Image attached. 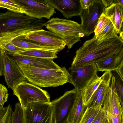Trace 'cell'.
Returning a JSON list of instances; mask_svg holds the SVG:
<instances>
[{"label":"cell","mask_w":123,"mask_h":123,"mask_svg":"<svg viewBox=\"0 0 123 123\" xmlns=\"http://www.w3.org/2000/svg\"><path fill=\"white\" fill-rule=\"evenodd\" d=\"M17 63L28 81L37 86L55 87L70 82V75L64 67L59 70H53Z\"/></svg>","instance_id":"3957f363"},{"label":"cell","mask_w":123,"mask_h":123,"mask_svg":"<svg viewBox=\"0 0 123 123\" xmlns=\"http://www.w3.org/2000/svg\"><path fill=\"white\" fill-rule=\"evenodd\" d=\"M117 70L118 73L123 79V60L121 64Z\"/></svg>","instance_id":"d590c367"},{"label":"cell","mask_w":123,"mask_h":123,"mask_svg":"<svg viewBox=\"0 0 123 123\" xmlns=\"http://www.w3.org/2000/svg\"><path fill=\"white\" fill-rule=\"evenodd\" d=\"M23 109L25 123H53V109L50 104L32 102Z\"/></svg>","instance_id":"52a82bcc"},{"label":"cell","mask_w":123,"mask_h":123,"mask_svg":"<svg viewBox=\"0 0 123 123\" xmlns=\"http://www.w3.org/2000/svg\"><path fill=\"white\" fill-rule=\"evenodd\" d=\"M115 78L114 89L121 105H123V79L117 70L111 71Z\"/></svg>","instance_id":"cb8c5ba5"},{"label":"cell","mask_w":123,"mask_h":123,"mask_svg":"<svg viewBox=\"0 0 123 123\" xmlns=\"http://www.w3.org/2000/svg\"><path fill=\"white\" fill-rule=\"evenodd\" d=\"M0 50V75L4 76L8 87L13 90L27 80L17 62L4 49Z\"/></svg>","instance_id":"8992f818"},{"label":"cell","mask_w":123,"mask_h":123,"mask_svg":"<svg viewBox=\"0 0 123 123\" xmlns=\"http://www.w3.org/2000/svg\"><path fill=\"white\" fill-rule=\"evenodd\" d=\"M13 91L23 108L32 102L50 103V96L46 91L25 81L18 84Z\"/></svg>","instance_id":"5b68a950"},{"label":"cell","mask_w":123,"mask_h":123,"mask_svg":"<svg viewBox=\"0 0 123 123\" xmlns=\"http://www.w3.org/2000/svg\"><path fill=\"white\" fill-rule=\"evenodd\" d=\"M70 76V83L78 91L85 88L98 76V71L95 62L78 68L71 67L67 70Z\"/></svg>","instance_id":"9c48e42d"},{"label":"cell","mask_w":123,"mask_h":123,"mask_svg":"<svg viewBox=\"0 0 123 123\" xmlns=\"http://www.w3.org/2000/svg\"><path fill=\"white\" fill-rule=\"evenodd\" d=\"M43 3L56 9L68 19L80 16L84 9L80 0H40Z\"/></svg>","instance_id":"4fadbf2b"},{"label":"cell","mask_w":123,"mask_h":123,"mask_svg":"<svg viewBox=\"0 0 123 123\" xmlns=\"http://www.w3.org/2000/svg\"><path fill=\"white\" fill-rule=\"evenodd\" d=\"M113 3L120 4L123 7V0H114Z\"/></svg>","instance_id":"8d00e7d4"},{"label":"cell","mask_w":123,"mask_h":123,"mask_svg":"<svg viewBox=\"0 0 123 123\" xmlns=\"http://www.w3.org/2000/svg\"><path fill=\"white\" fill-rule=\"evenodd\" d=\"M123 6L117 4L113 3L110 6L105 7L104 13L112 22L118 34L121 32L123 23Z\"/></svg>","instance_id":"e0dca14e"},{"label":"cell","mask_w":123,"mask_h":123,"mask_svg":"<svg viewBox=\"0 0 123 123\" xmlns=\"http://www.w3.org/2000/svg\"><path fill=\"white\" fill-rule=\"evenodd\" d=\"M118 33L110 20L102 31L96 37V43L98 45L104 41L118 36Z\"/></svg>","instance_id":"603a6c76"},{"label":"cell","mask_w":123,"mask_h":123,"mask_svg":"<svg viewBox=\"0 0 123 123\" xmlns=\"http://www.w3.org/2000/svg\"><path fill=\"white\" fill-rule=\"evenodd\" d=\"M77 91L75 88L67 91L51 102L53 111V123H67L69 113L75 101Z\"/></svg>","instance_id":"ba28073f"},{"label":"cell","mask_w":123,"mask_h":123,"mask_svg":"<svg viewBox=\"0 0 123 123\" xmlns=\"http://www.w3.org/2000/svg\"><path fill=\"white\" fill-rule=\"evenodd\" d=\"M6 52L17 63L40 68L59 70L62 68L54 62L53 59L41 58L23 56Z\"/></svg>","instance_id":"9a60e30c"},{"label":"cell","mask_w":123,"mask_h":123,"mask_svg":"<svg viewBox=\"0 0 123 123\" xmlns=\"http://www.w3.org/2000/svg\"><path fill=\"white\" fill-rule=\"evenodd\" d=\"M0 7L14 12L22 13H25L24 8L16 0H0Z\"/></svg>","instance_id":"d4e9b609"},{"label":"cell","mask_w":123,"mask_h":123,"mask_svg":"<svg viewBox=\"0 0 123 123\" xmlns=\"http://www.w3.org/2000/svg\"><path fill=\"white\" fill-rule=\"evenodd\" d=\"M47 21L9 11L0 14V49L17 38L42 29Z\"/></svg>","instance_id":"6da1fadb"},{"label":"cell","mask_w":123,"mask_h":123,"mask_svg":"<svg viewBox=\"0 0 123 123\" xmlns=\"http://www.w3.org/2000/svg\"><path fill=\"white\" fill-rule=\"evenodd\" d=\"M102 107L97 108H86L79 123H92Z\"/></svg>","instance_id":"484cf974"},{"label":"cell","mask_w":123,"mask_h":123,"mask_svg":"<svg viewBox=\"0 0 123 123\" xmlns=\"http://www.w3.org/2000/svg\"><path fill=\"white\" fill-rule=\"evenodd\" d=\"M27 40L41 45L55 47L61 51L66 44L59 36L49 31L42 29L32 32L25 37Z\"/></svg>","instance_id":"7c38bea8"},{"label":"cell","mask_w":123,"mask_h":123,"mask_svg":"<svg viewBox=\"0 0 123 123\" xmlns=\"http://www.w3.org/2000/svg\"><path fill=\"white\" fill-rule=\"evenodd\" d=\"M11 42L17 46L28 49L45 50L57 52L61 51L59 49L55 47L42 45L28 41L26 40L25 37L16 38Z\"/></svg>","instance_id":"d6986e66"},{"label":"cell","mask_w":123,"mask_h":123,"mask_svg":"<svg viewBox=\"0 0 123 123\" xmlns=\"http://www.w3.org/2000/svg\"><path fill=\"white\" fill-rule=\"evenodd\" d=\"M122 16H123V6L122 9Z\"/></svg>","instance_id":"ab89813d"},{"label":"cell","mask_w":123,"mask_h":123,"mask_svg":"<svg viewBox=\"0 0 123 123\" xmlns=\"http://www.w3.org/2000/svg\"><path fill=\"white\" fill-rule=\"evenodd\" d=\"M110 20L103 13L100 16L95 28L94 32L96 37L102 31Z\"/></svg>","instance_id":"f546056e"},{"label":"cell","mask_w":123,"mask_h":123,"mask_svg":"<svg viewBox=\"0 0 123 123\" xmlns=\"http://www.w3.org/2000/svg\"><path fill=\"white\" fill-rule=\"evenodd\" d=\"M45 26L49 31L63 40L69 49L84 36L81 24L71 20L53 18L47 21Z\"/></svg>","instance_id":"277c9868"},{"label":"cell","mask_w":123,"mask_h":123,"mask_svg":"<svg viewBox=\"0 0 123 123\" xmlns=\"http://www.w3.org/2000/svg\"><path fill=\"white\" fill-rule=\"evenodd\" d=\"M109 86L106 87L99 96L92 107L97 108L102 107L107 95Z\"/></svg>","instance_id":"1f68e13d"},{"label":"cell","mask_w":123,"mask_h":123,"mask_svg":"<svg viewBox=\"0 0 123 123\" xmlns=\"http://www.w3.org/2000/svg\"><path fill=\"white\" fill-rule=\"evenodd\" d=\"M108 103V97L107 94L102 105L103 106L92 123H106L107 120L106 114Z\"/></svg>","instance_id":"4316f807"},{"label":"cell","mask_w":123,"mask_h":123,"mask_svg":"<svg viewBox=\"0 0 123 123\" xmlns=\"http://www.w3.org/2000/svg\"><path fill=\"white\" fill-rule=\"evenodd\" d=\"M95 0H80L82 7L83 9L88 8L94 1Z\"/></svg>","instance_id":"836d02e7"},{"label":"cell","mask_w":123,"mask_h":123,"mask_svg":"<svg viewBox=\"0 0 123 123\" xmlns=\"http://www.w3.org/2000/svg\"><path fill=\"white\" fill-rule=\"evenodd\" d=\"M2 49L7 52L12 54H15L28 50L17 46L13 44L11 42L8 43Z\"/></svg>","instance_id":"4dcf8cb0"},{"label":"cell","mask_w":123,"mask_h":123,"mask_svg":"<svg viewBox=\"0 0 123 123\" xmlns=\"http://www.w3.org/2000/svg\"><path fill=\"white\" fill-rule=\"evenodd\" d=\"M115 80L112 79L107 95L108 103L106 117L109 123H123L122 107L114 89Z\"/></svg>","instance_id":"5bb4252c"},{"label":"cell","mask_w":123,"mask_h":123,"mask_svg":"<svg viewBox=\"0 0 123 123\" xmlns=\"http://www.w3.org/2000/svg\"><path fill=\"white\" fill-rule=\"evenodd\" d=\"M105 7L101 0H95L80 16L81 25L84 37H88L94 32L99 19L104 12Z\"/></svg>","instance_id":"30bf717a"},{"label":"cell","mask_w":123,"mask_h":123,"mask_svg":"<svg viewBox=\"0 0 123 123\" xmlns=\"http://www.w3.org/2000/svg\"><path fill=\"white\" fill-rule=\"evenodd\" d=\"M120 35L119 37L123 40V31L119 33Z\"/></svg>","instance_id":"74e56055"},{"label":"cell","mask_w":123,"mask_h":123,"mask_svg":"<svg viewBox=\"0 0 123 123\" xmlns=\"http://www.w3.org/2000/svg\"><path fill=\"white\" fill-rule=\"evenodd\" d=\"M86 108L81 91H77L75 101L69 113L67 123H79Z\"/></svg>","instance_id":"2e32d148"},{"label":"cell","mask_w":123,"mask_h":123,"mask_svg":"<svg viewBox=\"0 0 123 123\" xmlns=\"http://www.w3.org/2000/svg\"><path fill=\"white\" fill-rule=\"evenodd\" d=\"M123 60V49L119 53L95 62L98 71H111L117 70Z\"/></svg>","instance_id":"ac0fdd59"},{"label":"cell","mask_w":123,"mask_h":123,"mask_svg":"<svg viewBox=\"0 0 123 123\" xmlns=\"http://www.w3.org/2000/svg\"><path fill=\"white\" fill-rule=\"evenodd\" d=\"M9 94L8 90L4 85H0V107H3L5 102L7 100Z\"/></svg>","instance_id":"d6a6232c"},{"label":"cell","mask_w":123,"mask_h":123,"mask_svg":"<svg viewBox=\"0 0 123 123\" xmlns=\"http://www.w3.org/2000/svg\"><path fill=\"white\" fill-rule=\"evenodd\" d=\"M101 0L105 8L110 6L113 3V0Z\"/></svg>","instance_id":"e575fe53"},{"label":"cell","mask_w":123,"mask_h":123,"mask_svg":"<svg viewBox=\"0 0 123 123\" xmlns=\"http://www.w3.org/2000/svg\"><path fill=\"white\" fill-rule=\"evenodd\" d=\"M101 77L98 76L81 91L84 104L86 106L92 96L101 82Z\"/></svg>","instance_id":"7402d4cb"},{"label":"cell","mask_w":123,"mask_h":123,"mask_svg":"<svg viewBox=\"0 0 123 123\" xmlns=\"http://www.w3.org/2000/svg\"><path fill=\"white\" fill-rule=\"evenodd\" d=\"M112 76L111 71H105L104 73L101 77L102 81L87 105V108L92 107L99 96L106 87L110 86Z\"/></svg>","instance_id":"ffe728a7"},{"label":"cell","mask_w":123,"mask_h":123,"mask_svg":"<svg viewBox=\"0 0 123 123\" xmlns=\"http://www.w3.org/2000/svg\"><path fill=\"white\" fill-rule=\"evenodd\" d=\"M12 123H25L23 109L19 102L15 104L12 114Z\"/></svg>","instance_id":"f1b7e54d"},{"label":"cell","mask_w":123,"mask_h":123,"mask_svg":"<svg viewBox=\"0 0 123 123\" xmlns=\"http://www.w3.org/2000/svg\"><path fill=\"white\" fill-rule=\"evenodd\" d=\"M121 107H122L123 117V105H121Z\"/></svg>","instance_id":"f35d334b"},{"label":"cell","mask_w":123,"mask_h":123,"mask_svg":"<svg viewBox=\"0 0 123 123\" xmlns=\"http://www.w3.org/2000/svg\"><path fill=\"white\" fill-rule=\"evenodd\" d=\"M106 123H109L108 121L107 120V121L106 122Z\"/></svg>","instance_id":"60d3db41"},{"label":"cell","mask_w":123,"mask_h":123,"mask_svg":"<svg viewBox=\"0 0 123 123\" xmlns=\"http://www.w3.org/2000/svg\"><path fill=\"white\" fill-rule=\"evenodd\" d=\"M11 106L0 107V123H12L13 113Z\"/></svg>","instance_id":"83f0119b"},{"label":"cell","mask_w":123,"mask_h":123,"mask_svg":"<svg viewBox=\"0 0 123 123\" xmlns=\"http://www.w3.org/2000/svg\"><path fill=\"white\" fill-rule=\"evenodd\" d=\"M58 52L45 50L30 49L14 54L44 59L57 58Z\"/></svg>","instance_id":"44dd1931"},{"label":"cell","mask_w":123,"mask_h":123,"mask_svg":"<svg viewBox=\"0 0 123 123\" xmlns=\"http://www.w3.org/2000/svg\"><path fill=\"white\" fill-rule=\"evenodd\" d=\"M96 37L87 40L76 52L71 67L78 68L103 60L120 52L123 40L119 36L105 40L98 45Z\"/></svg>","instance_id":"7a4b0ae2"},{"label":"cell","mask_w":123,"mask_h":123,"mask_svg":"<svg viewBox=\"0 0 123 123\" xmlns=\"http://www.w3.org/2000/svg\"><path fill=\"white\" fill-rule=\"evenodd\" d=\"M24 9V14L33 18L49 19L56 12L55 9L40 0H16Z\"/></svg>","instance_id":"8fae6325"}]
</instances>
